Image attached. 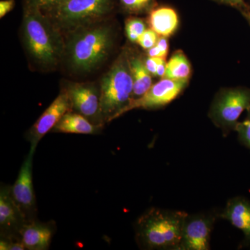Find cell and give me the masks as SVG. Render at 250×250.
<instances>
[{
  "instance_id": "cell-1",
  "label": "cell",
  "mask_w": 250,
  "mask_h": 250,
  "mask_svg": "<svg viewBox=\"0 0 250 250\" xmlns=\"http://www.w3.org/2000/svg\"><path fill=\"white\" fill-rule=\"evenodd\" d=\"M63 57L72 72L88 74L107 60L114 47V30L105 22L93 23L69 33Z\"/></svg>"
},
{
  "instance_id": "cell-2",
  "label": "cell",
  "mask_w": 250,
  "mask_h": 250,
  "mask_svg": "<svg viewBox=\"0 0 250 250\" xmlns=\"http://www.w3.org/2000/svg\"><path fill=\"white\" fill-rule=\"evenodd\" d=\"M62 34L39 9L24 6L22 36L26 52L37 68L52 70L63 58Z\"/></svg>"
},
{
  "instance_id": "cell-3",
  "label": "cell",
  "mask_w": 250,
  "mask_h": 250,
  "mask_svg": "<svg viewBox=\"0 0 250 250\" xmlns=\"http://www.w3.org/2000/svg\"><path fill=\"white\" fill-rule=\"evenodd\" d=\"M188 214L182 210L149 208L135 225L136 242L145 250H179L184 224Z\"/></svg>"
},
{
  "instance_id": "cell-4",
  "label": "cell",
  "mask_w": 250,
  "mask_h": 250,
  "mask_svg": "<svg viewBox=\"0 0 250 250\" xmlns=\"http://www.w3.org/2000/svg\"><path fill=\"white\" fill-rule=\"evenodd\" d=\"M133 88L130 54L125 49L100 81V107L104 123L119 118L132 100Z\"/></svg>"
},
{
  "instance_id": "cell-5",
  "label": "cell",
  "mask_w": 250,
  "mask_h": 250,
  "mask_svg": "<svg viewBox=\"0 0 250 250\" xmlns=\"http://www.w3.org/2000/svg\"><path fill=\"white\" fill-rule=\"evenodd\" d=\"M118 0H66L44 14L62 34L107 19L116 11Z\"/></svg>"
},
{
  "instance_id": "cell-6",
  "label": "cell",
  "mask_w": 250,
  "mask_h": 250,
  "mask_svg": "<svg viewBox=\"0 0 250 250\" xmlns=\"http://www.w3.org/2000/svg\"><path fill=\"white\" fill-rule=\"evenodd\" d=\"M250 108V89L245 87L228 88L216 95L208 116L224 136L235 131L243 112Z\"/></svg>"
},
{
  "instance_id": "cell-7",
  "label": "cell",
  "mask_w": 250,
  "mask_h": 250,
  "mask_svg": "<svg viewBox=\"0 0 250 250\" xmlns=\"http://www.w3.org/2000/svg\"><path fill=\"white\" fill-rule=\"evenodd\" d=\"M64 88L70 98L71 111L80 113L93 124L103 126L100 87L93 83L67 82Z\"/></svg>"
},
{
  "instance_id": "cell-8",
  "label": "cell",
  "mask_w": 250,
  "mask_h": 250,
  "mask_svg": "<svg viewBox=\"0 0 250 250\" xmlns=\"http://www.w3.org/2000/svg\"><path fill=\"white\" fill-rule=\"evenodd\" d=\"M188 82L162 78L143 96L131 100L120 116L133 109H156L164 107L175 100L187 86Z\"/></svg>"
},
{
  "instance_id": "cell-9",
  "label": "cell",
  "mask_w": 250,
  "mask_h": 250,
  "mask_svg": "<svg viewBox=\"0 0 250 250\" xmlns=\"http://www.w3.org/2000/svg\"><path fill=\"white\" fill-rule=\"evenodd\" d=\"M218 214H188L179 250H210V234Z\"/></svg>"
},
{
  "instance_id": "cell-10",
  "label": "cell",
  "mask_w": 250,
  "mask_h": 250,
  "mask_svg": "<svg viewBox=\"0 0 250 250\" xmlns=\"http://www.w3.org/2000/svg\"><path fill=\"white\" fill-rule=\"evenodd\" d=\"M69 111H71V103L68 94L63 88L26 134V139L31 144L30 150L35 152L41 140L53 129L62 117Z\"/></svg>"
},
{
  "instance_id": "cell-11",
  "label": "cell",
  "mask_w": 250,
  "mask_h": 250,
  "mask_svg": "<svg viewBox=\"0 0 250 250\" xmlns=\"http://www.w3.org/2000/svg\"><path fill=\"white\" fill-rule=\"evenodd\" d=\"M35 152L29 150L26 156L14 185L11 187V194L15 202L26 215L28 221L34 220L36 202L33 186V157Z\"/></svg>"
},
{
  "instance_id": "cell-12",
  "label": "cell",
  "mask_w": 250,
  "mask_h": 250,
  "mask_svg": "<svg viewBox=\"0 0 250 250\" xmlns=\"http://www.w3.org/2000/svg\"><path fill=\"white\" fill-rule=\"evenodd\" d=\"M28 221L11 194V187L2 186L0 190V229L1 238L21 239L20 231Z\"/></svg>"
},
{
  "instance_id": "cell-13",
  "label": "cell",
  "mask_w": 250,
  "mask_h": 250,
  "mask_svg": "<svg viewBox=\"0 0 250 250\" xmlns=\"http://www.w3.org/2000/svg\"><path fill=\"white\" fill-rule=\"evenodd\" d=\"M218 218L228 220L241 230L245 236V243L250 244V201L244 197H235L228 200L225 209Z\"/></svg>"
},
{
  "instance_id": "cell-14",
  "label": "cell",
  "mask_w": 250,
  "mask_h": 250,
  "mask_svg": "<svg viewBox=\"0 0 250 250\" xmlns=\"http://www.w3.org/2000/svg\"><path fill=\"white\" fill-rule=\"evenodd\" d=\"M52 224L36 220L27 222L20 231V237L26 249L46 250L50 246L54 234Z\"/></svg>"
},
{
  "instance_id": "cell-15",
  "label": "cell",
  "mask_w": 250,
  "mask_h": 250,
  "mask_svg": "<svg viewBox=\"0 0 250 250\" xmlns=\"http://www.w3.org/2000/svg\"><path fill=\"white\" fill-rule=\"evenodd\" d=\"M103 126L93 124L84 116L72 111H69L52 130L53 132L65 134H98Z\"/></svg>"
},
{
  "instance_id": "cell-16",
  "label": "cell",
  "mask_w": 250,
  "mask_h": 250,
  "mask_svg": "<svg viewBox=\"0 0 250 250\" xmlns=\"http://www.w3.org/2000/svg\"><path fill=\"white\" fill-rule=\"evenodd\" d=\"M150 29L158 35L168 37L174 34L179 24V18L173 9L167 6L154 8L148 20Z\"/></svg>"
},
{
  "instance_id": "cell-17",
  "label": "cell",
  "mask_w": 250,
  "mask_h": 250,
  "mask_svg": "<svg viewBox=\"0 0 250 250\" xmlns=\"http://www.w3.org/2000/svg\"><path fill=\"white\" fill-rule=\"evenodd\" d=\"M130 64L132 73L134 88L132 100L143 96L152 85V75L146 67V62L139 57H131Z\"/></svg>"
},
{
  "instance_id": "cell-18",
  "label": "cell",
  "mask_w": 250,
  "mask_h": 250,
  "mask_svg": "<svg viewBox=\"0 0 250 250\" xmlns=\"http://www.w3.org/2000/svg\"><path fill=\"white\" fill-rule=\"evenodd\" d=\"M191 75L190 62L182 51L174 52L169 62L166 63V70L164 78L175 81H186Z\"/></svg>"
},
{
  "instance_id": "cell-19",
  "label": "cell",
  "mask_w": 250,
  "mask_h": 250,
  "mask_svg": "<svg viewBox=\"0 0 250 250\" xmlns=\"http://www.w3.org/2000/svg\"><path fill=\"white\" fill-rule=\"evenodd\" d=\"M118 6L130 15L149 14L155 8L156 0H118Z\"/></svg>"
},
{
  "instance_id": "cell-20",
  "label": "cell",
  "mask_w": 250,
  "mask_h": 250,
  "mask_svg": "<svg viewBox=\"0 0 250 250\" xmlns=\"http://www.w3.org/2000/svg\"><path fill=\"white\" fill-rule=\"evenodd\" d=\"M144 21L139 18H130L126 20L125 30L129 40L132 42H137L139 36L146 30Z\"/></svg>"
},
{
  "instance_id": "cell-21",
  "label": "cell",
  "mask_w": 250,
  "mask_h": 250,
  "mask_svg": "<svg viewBox=\"0 0 250 250\" xmlns=\"http://www.w3.org/2000/svg\"><path fill=\"white\" fill-rule=\"evenodd\" d=\"M247 116L244 121L238 122L236 126L239 142L250 150V108L247 110Z\"/></svg>"
},
{
  "instance_id": "cell-22",
  "label": "cell",
  "mask_w": 250,
  "mask_h": 250,
  "mask_svg": "<svg viewBox=\"0 0 250 250\" xmlns=\"http://www.w3.org/2000/svg\"><path fill=\"white\" fill-rule=\"evenodd\" d=\"M65 1L66 0H24V6L39 9L46 14Z\"/></svg>"
},
{
  "instance_id": "cell-23",
  "label": "cell",
  "mask_w": 250,
  "mask_h": 250,
  "mask_svg": "<svg viewBox=\"0 0 250 250\" xmlns=\"http://www.w3.org/2000/svg\"><path fill=\"white\" fill-rule=\"evenodd\" d=\"M167 37L161 36L159 37L157 42L154 47L147 50L148 57H160V58L166 59L168 53V42Z\"/></svg>"
},
{
  "instance_id": "cell-24",
  "label": "cell",
  "mask_w": 250,
  "mask_h": 250,
  "mask_svg": "<svg viewBox=\"0 0 250 250\" xmlns=\"http://www.w3.org/2000/svg\"><path fill=\"white\" fill-rule=\"evenodd\" d=\"M152 29H147L139 36L137 43L144 49H149L157 42L159 36Z\"/></svg>"
},
{
  "instance_id": "cell-25",
  "label": "cell",
  "mask_w": 250,
  "mask_h": 250,
  "mask_svg": "<svg viewBox=\"0 0 250 250\" xmlns=\"http://www.w3.org/2000/svg\"><path fill=\"white\" fill-rule=\"evenodd\" d=\"M164 59H165L160 58V57H148L146 59L145 62L146 67L153 76H156V70H157L158 65Z\"/></svg>"
},
{
  "instance_id": "cell-26",
  "label": "cell",
  "mask_w": 250,
  "mask_h": 250,
  "mask_svg": "<svg viewBox=\"0 0 250 250\" xmlns=\"http://www.w3.org/2000/svg\"><path fill=\"white\" fill-rule=\"evenodd\" d=\"M15 0H1L0 1V18H2L15 7Z\"/></svg>"
},
{
  "instance_id": "cell-27",
  "label": "cell",
  "mask_w": 250,
  "mask_h": 250,
  "mask_svg": "<svg viewBox=\"0 0 250 250\" xmlns=\"http://www.w3.org/2000/svg\"><path fill=\"white\" fill-rule=\"evenodd\" d=\"M215 1L229 4L230 6H236V7H242L245 5V0H215Z\"/></svg>"
},
{
  "instance_id": "cell-28",
  "label": "cell",
  "mask_w": 250,
  "mask_h": 250,
  "mask_svg": "<svg viewBox=\"0 0 250 250\" xmlns=\"http://www.w3.org/2000/svg\"><path fill=\"white\" fill-rule=\"evenodd\" d=\"M245 15H246L247 19L248 20L250 24V6L245 11Z\"/></svg>"
}]
</instances>
